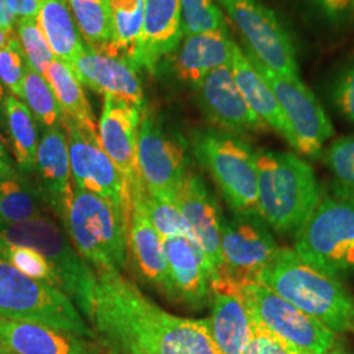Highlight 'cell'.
<instances>
[{"label": "cell", "instance_id": "6da1fadb", "mask_svg": "<svg viewBox=\"0 0 354 354\" xmlns=\"http://www.w3.org/2000/svg\"><path fill=\"white\" fill-rule=\"evenodd\" d=\"M88 317L108 354H219L207 319L167 313L117 270H95Z\"/></svg>", "mask_w": 354, "mask_h": 354}, {"label": "cell", "instance_id": "7a4b0ae2", "mask_svg": "<svg viewBox=\"0 0 354 354\" xmlns=\"http://www.w3.org/2000/svg\"><path fill=\"white\" fill-rule=\"evenodd\" d=\"M257 210L279 235H295L320 203L314 168L292 152L256 150Z\"/></svg>", "mask_w": 354, "mask_h": 354}, {"label": "cell", "instance_id": "3957f363", "mask_svg": "<svg viewBox=\"0 0 354 354\" xmlns=\"http://www.w3.org/2000/svg\"><path fill=\"white\" fill-rule=\"evenodd\" d=\"M260 282L336 335L353 327L354 298L342 279L311 266L291 248L279 247L261 272Z\"/></svg>", "mask_w": 354, "mask_h": 354}, {"label": "cell", "instance_id": "277c9868", "mask_svg": "<svg viewBox=\"0 0 354 354\" xmlns=\"http://www.w3.org/2000/svg\"><path fill=\"white\" fill-rule=\"evenodd\" d=\"M77 252L93 270L121 272L129 259V218L114 203L73 185L64 221Z\"/></svg>", "mask_w": 354, "mask_h": 354}, {"label": "cell", "instance_id": "5b68a950", "mask_svg": "<svg viewBox=\"0 0 354 354\" xmlns=\"http://www.w3.org/2000/svg\"><path fill=\"white\" fill-rule=\"evenodd\" d=\"M335 189L294 235V251L336 279L354 276V194Z\"/></svg>", "mask_w": 354, "mask_h": 354}, {"label": "cell", "instance_id": "8992f818", "mask_svg": "<svg viewBox=\"0 0 354 354\" xmlns=\"http://www.w3.org/2000/svg\"><path fill=\"white\" fill-rule=\"evenodd\" d=\"M196 160L213 177L232 214H259L256 150L241 136L215 127L190 136Z\"/></svg>", "mask_w": 354, "mask_h": 354}, {"label": "cell", "instance_id": "52a82bcc", "mask_svg": "<svg viewBox=\"0 0 354 354\" xmlns=\"http://www.w3.org/2000/svg\"><path fill=\"white\" fill-rule=\"evenodd\" d=\"M0 243L28 247L50 261L59 281V289L88 319L95 302L96 274L68 241L64 231L48 216L0 226Z\"/></svg>", "mask_w": 354, "mask_h": 354}, {"label": "cell", "instance_id": "ba28073f", "mask_svg": "<svg viewBox=\"0 0 354 354\" xmlns=\"http://www.w3.org/2000/svg\"><path fill=\"white\" fill-rule=\"evenodd\" d=\"M0 317L45 324L93 340L95 335L64 291L32 279L0 256Z\"/></svg>", "mask_w": 354, "mask_h": 354}, {"label": "cell", "instance_id": "9c48e42d", "mask_svg": "<svg viewBox=\"0 0 354 354\" xmlns=\"http://www.w3.org/2000/svg\"><path fill=\"white\" fill-rule=\"evenodd\" d=\"M215 1L239 29L245 50L279 75L301 79L294 41L272 8L261 0Z\"/></svg>", "mask_w": 354, "mask_h": 354}, {"label": "cell", "instance_id": "30bf717a", "mask_svg": "<svg viewBox=\"0 0 354 354\" xmlns=\"http://www.w3.org/2000/svg\"><path fill=\"white\" fill-rule=\"evenodd\" d=\"M245 51L248 59L272 89L292 136L291 147L310 159H319L333 136V127L313 91L302 79L281 76Z\"/></svg>", "mask_w": 354, "mask_h": 354}, {"label": "cell", "instance_id": "8fae6325", "mask_svg": "<svg viewBox=\"0 0 354 354\" xmlns=\"http://www.w3.org/2000/svg\"><path fill=\"white\" fill-rule=\"evenodd\" d=\"M253 320L288 342L298 354H323L337 335L261 282L241 288Z\"/></svg>", "mask_w": 354, "mask_h": 354}, {"label": "cell", "instance_id": "7c38bea8", "mask_svg": "<svg viewBox=\"0 0 354 354\" xmlns=\"http://www.w3.org/2000/svg\"><path fill=\"white\" fill-rule=\"evenodd\" d=\"M137 160L145 189L177 198L189 171L187 143L180 136L167 130L160 118L147 106L140 113Z\"/></svg>", "mask_w": 354, "mask_h": 354}, {"label": "cell", "instance_id": "4fadbf2b", "mask_svg": "<svg viewBox=\"0 0 354 354\" xmlns=\"http://www.w3.org/2000/svg\"><path fill=\"white\" fill-rule=\"evenodd\" d=\"M279 245L260 214H232L222 219L218 279L239 288L260 282V274ZM214 282V281H213Z\"/></svg>", "mask_w": 354, "mask_h": 354}, {"label": "cell", "instance_id": "5bb4252c", "mask_svg": "<svg viewBox=\"0 0 354 354\" xmlns=\"http://www.w3.org/2000/svg\"><path fill=\"white\" fill-rule=\"evenodd\" d=\"M66 130L73 185L118 206L130 221L131 193L125 176L102 150L97 131L62 120Z\"/></svg>", "mask_w": 354, "mask_h": 354}, {"label": "cell", "instance_id": "9a60e30c", "mask_svg": "<svg viewBox=\"0 0 354 354\" xmlns=\"http://www.w3.org/2000/svg\"><path fill=\"white\" fill-rule=\"evenodd\" d=\"M196 93L203 115L215 129L241 137L269 130L244 100L230 66L210 73Z\"/></svg>", "mask_w": 354, "mask_h": 354}, {"label": "cell", "instance_id": "2e32d148", "mask_svg": "<svg viewBox=\"0 0 354 354\" xmlns=\"http://www.w3.org/2000/svg\"><path fill=\"white\" fill-rule=\"evenodd\" d=\"M177 203L189 225L193 241L206 257L213 282L222 266L221 227L223 215L221 206L203 176L190 169L177 193Z\"/></svg>", "mask_w": 354, "mask_h": 354}, {"label": "cell", "instance_id": "e0dca14e", "mask_svg": "<svg viewBox=\"0 0 354 354\" xmlns=\"http://www.w3.org/2000/svg\"><path fill=\"white\" fill-rule=\"evenodd\" d=\"M131 212L129 221V253L140 277L174 301V291L165 259L163 239L149 218L143 203V183L140 178L130 188Z\"/></svg>", "mask_w": 354, "mask_h": 354}, {"label": "cell", "instance_id": "ac0fdd59", "mask_svg": "<svg viewBox=\"0 0 354 354\" xmlns=\"http://www.w3.org/2000/svg\"><path fill=\"white\" fill-rule=\"evenodd\" d=\"M174 301L200 311L212 301V273L198 244L188 236L163 239Z\"/></svg>", "mask_w": 354, "mask_h": 354}, {"label": "cell", "instance_id": "d6986e66", "mask_svg": "<svg viewBox=\"0 0 354 354\" xmlns=\"http://www.w3.org/2000/svg\"><path fill=\"white\" fill-rule=\"evenodd\" d=\"M140 113L137 106L105 95L99 121V142L131 188L140 178L137 160Z\"/></svg>", "mask_w": 354, "mask_h": 354}, {"label": "cell", "instance_id": "ffe728a7", "mask_svg": "<svg viewBox=\"0 0 354 354\" xmlns=\"http://www.w3.org/2000/svg\"><path fill=\"white\" fill-rule=\"evenodd\" d=\"M71 68L82 86L104 96H115L140 111L145 109V92L138 68L127 58L97 53L86 45Z\"/></svg>", "mask_w": 354, "mask_h": 354}, {"label": "cell", "instance_id": "44dd1931", "mask_svg": "<svg viewBox=\"0 0 354 354\" xmlns=\"http://www.w3.org/2000/svg\"><path fill=\"white\" fill-rule=\"evenodd\" d=\"M207 324L219 354H243L252 336V315L239 286L227 279L212 282Z\"/></svg>", "mask_w": 354, "mask_h": 354}, {"label": "cell", "instance_id": "7402d4cb", "mask_svg": "<svg viewBox=\"0 0 354 354\" xmlns=\"http://www.w3.org/2000/svg\"><path fill=\"white\" fill-rule=\"evenodd\" d=\"M183 32L180 0H145V17L134 66L156 74L162 62L176 50Z\"/></svg>", "mask_w": 354, "mask_h": 354}, {"label": "cell", "instance_id": "603a6c76", "mask_svg": "<svg viewBox=\"0 0 354 354\" xmlns=\"http://www.w3.org/2000/svg\"><path fill=\"white\" fill-rule=\"evenodd\" d=\"M234 46L235 42L227 29L196 33L184 36L176 50L165 61L183 84L196 91L210 73L231 66Z\"/></svg>", "mask_w": 354, "mask_h": 354}, {"label": "cell", "instance_id": "cb8c5ba5", "mask_svg": "<svg viewBox=\"0 0 354 354\" xmlns=\"http://www.w3.org/2000/svg\"><path fill=\"white\" fill-rule=\"evenodd\" d=\"M38 193L64 223L73 193L68 143L64 127L44 131L38 142Z\"/></svg>", "mask_w": 354, "mask_h": 354}, {"label": "cell", "instance_id": "d4e9b609", "mask_svg": "<svg viewBox=\"0 0 354 354\" xmlns=\"http://www.w3.org/2000/svg\"><path fill=\"white\" fill-rule=\"evenodd\" d=\"M0 345L12 354H100L89 339L45 324L0 317Z\"/></svg>", "mask_w": 354, "mask_h": 354}, {"label": "cell", "instance_id": "484cf974", "mask_svg": "<svg viewBox=\"0 0 354 354\" xmlns=\"http://www.w3.org/2000/svg\"><path fill=\"white\" fill-rule=\"evenodd\" d=\"M230 67L234 80L250 108L269 127V130L276 131L291 146L292 136L290 127L279 108V102L264 77L259 74L248 59L245 51L238 44L234 46Z\"/></svg>", "mask_w": 354, "mask_h": 354}, {"label": "cell", "instance_id": "4316f807", "mask_svg": "<svg viewBox=\"0 0 354 354\" xmlns=\"http://www.w3.org/2000/svg\"><path fill=\"white\" fill-rule=\"evenodd\" d=\"M37 20L54 57L71 67L86 49V44L67 0H41Z\"/></svg>", "mask_w": 354, "mask_h": 354}, {"label": "cell", "instance_id": "83f0119b", "mask_svg": "<svg viewBox=\"0 0 354 354\" xmlns=\"http://www.w3.org/2000/svg\"><path fill=\"white\" fill-rule=\"evenodd\" d=\"M44 77L49 83L59 108L64 114L62 120L71 121L79 127L97 131L93 113L74 70L64 61L54 58Z\"/></svg>", "mask_w": 354, "mask_h": 354}, {"label": "cell", "instance_id": "f1b7e54d", "mask_svg": "<svg viewBox=\"0 0 354 354\" xmlns=\"http://www.w3.org/2000/svg\"><path fill=\"white\" fill-rule=\"evenodd\" d=\"M67 3L86 45L113 57V24L109 4L102 0H67Z\"/></svg>", "mask_w": 354, "mask_h": 354}, {"label": "cell", "instance_id": "f546056e", "mask_svg": "<svg viewBox=\"0 0 354 354\" xmlns=\"http://www.w3.org/2000/svg\"><path fill=\"white\" fill-rule=\"evenodd\" d=\"M6 124L16 163L23 171L35 169L39 142L37 124L24 102L12 95L6 100Z\"/></svg>", "mask_w": 354, "mask_h": 354}, {"label": "cell", "instance_id": "4dcf8cb0", "mask_svg": "<svg viewBox=\"0 0 354 354\" xmlns=\"http://www.w3.org/2000/svg\"><path fill=\"white\" fill-rule=\"evenodd\" d=\"M38 190L12 175H0V226L20 223L42 216Z\"/></svg>", "mask_w": 354, "mask_h": 354}, {"label": "cell", "instance_id": "1f68e13d", "mask_svg": "<svg viewBox=\"0 0 354 354\" xmlns=\"http://www.w3.org/2000/svg\"><path fill=\"white\" fill-rule=\"evenodd\" d=\"M29 111L45 130L62 127L64 114L54 92L44 75L33 71L29 66L23 82L21 97Z\"/></svg>", "mask_w": 354, "mask_h": 354}, {"label": "cell", "instance_id": "d6a6232c", "mask_svg": "<svg viewBox=\"0 0 354 354\" xmlns=\"http://www.w3.org/2000/svg\"><path fill=\"white\" fill-rule=\"evenodd\" d=\"M143 203L153 227L162 239L177 235L193 239L189 225L181 213L177 198L153 194L143 187Z\"/></svg>", "mask_w": 354, "mask_h": 354}, {"label": "cell", "instance_id": "836d02e7", "mask_svg": "<svg viewBox=\"0 0 354 354\" xmlns=\"http://www.w3.org/2000/svg\"><path fill=\"white\" fill-rule=\"evenodd\" d=\"M16 33L24 51L26 64L33 71L44 75L55 57L37 19H17Z\"/></svg>", "mask_w": 354, "mask_h": 354}, {"label": "cell", "instance_id": "e575fe53", "mask_svg": "<svg viewBox=\"0 0 354 354\" xmlns=\"http://www.w3.org/2000/svg\"><path fill=\"white\" fill-rule=\"evenodd\" d=\"M0 256L26 276L59 289V281L50 261L37 251L21 245L0 243Z\"/></svg>", "mask_w": 354, "mask_h": 354}, {"label": "cell", "instance_id": "d590c367", "mask_svg": "<svg viewBox=\"0 0 354 354\" xmlns=\"http://www.w3.org/2000/svg\"><path fill=\"white\" fill-rule=\"evenodd\" d=\"M322 156L333 176L335 187L354 194V136L333 140Z\"/></svg>", "mask_w": 354, "mask_h": 354}, {"label": "cell", "instance_id": "8d00e7d4", "mask_svg": "<svg viewBox=\"0 0 354 354\" xmlns=\"http://www.w3.org/2000/svg\"><path fill=\"white\" fill-rule=\"evenodd\" d=\"M184 36L227 29L225 16L215 0H180Z\"/></svg>", "mask_w": 354, "mask_h": 354}, {"label": "cell", "instance_id": "74e56055", "mask_svg": "<svg viewBox=\"0 0 354 354\" xmlns=\"http://www.w3.org/2000/svg\"><path fill=\"white\" fill-rule=\"evenodd\" d=\"M28 64L24 51L20 46L17 33L11 38L8 45L0 49V83L8 88L17 99L21 97L23 82L26 77Z\"/></svg>", "mask_w": 354, "mask_h": 354}, {"label": "cell", "instance_id": "f35d334b", "mask_svg": "<svg viewBox=\"0 0 354 354\" xmlns=\"http://www.w3.org/2000/svg\"><path fill=\"white\" fill-rule=\"evenodd\" d=\"M328 96L336 111L354 127V61L345 64L332 77Z\"/></svg>", "mask_w": 354, "mask_h": 354}, {"label": "cell", "instance_id": "ab89813d", "mask_svg": "<svg viewBox=\"0 0 354 354\" xmlns=\"http://www.w3.org/2000/svg\"><path fill=\"white\" fill-rule=\"evenodd\" d=\"M324 26L342 29L354 20V0H302Z\"/></svg>", "mask_w": 354, "mask_h": 354}, {"label": "cell", "instance_id": "60d3db41", "mask_svg": "<svg viewBox=\"0 0 354 354\" xmlns=\"http://www.w3.org/2000/svg\"><path fill=\"white\" fill-rule=\"evenodd\" d=\"M243 354H298L288 342L253 320L252 336Z\"/></svg>", "mask_w": 354, "mask_h": 354}, {"label": "cell", "instance_id": "b9f144b4", "mask_svg": "<svg viewBox=\"0 0 354 354\" xmlns=\"http://www.w3.org/2000/svg\"><path fill=\"white\" fill-rule=\"evenodd\" d=\"M4 1L8 10L17 19H26V17L37 19L38 17L41 0H4Z\"/></svg>", "mask_w": 354, "mask_h": 354}, {"label": "cell", "instance_id": "7bdbcfd3", "mask_svg": "<svg viewBox=\"0 0 354 354\" xmlns=\"http://www.w3.org/2000/svg\"><path fill=\"white\" fill-rule=\"evenodd\" d=\"M16 23H17V17L13 15L4 0H0V28L6 32H16Z\"/></svg>", "mask_w": 354, "mask_h": 354}, {"label": "cell", "instance_id": "ee69618b", "mask_svg": "<svg viewBox=\"0 0 354 354\" xmlns=\"http://www.w3.org/2000/svg\"><path fill=\"white\" fill-rule=\"evenodd\" d=\"M323 354H353L348 348H346V345L344 344L342 339H337L336 337V340L335 342L330 345V348H328L326 352Z\"/></svg>", "mask_w": 354, "mask_h": 354}, {"label": "cell", "instance_id": "f6af8a7d", "mask_svg": "<svg viewBox=\"0 0 354 354\" xmlns=\"http://www.w3.org/2000/svg\"><path fill=\"white\" fill-rule=\"evenodd\" d=\"M6 100H7L6 89H4V86L0 83V124L3 121H6Z\"/></svg>", "mask_w": 354, "mask_h": 354}, {"label": "cell", "instance_id": "bcb514c9", "mask_svg": "<svg viewBox=\"0 0 354 354\" xmlns=\"http://www.w3.org/2000/svg\"><path fill=\"white\" fill-rule=\"evenodd\" d=\"M0 160L3 163H6V165H12L10 152H8V149H7L6 143H4V140H1V137H0Z\"/></svg>", "mask_w": 354, "mask_h": 354}, {"label": "cell", "instance_id": "7dc6e473", "mask_svg": "<svg viewBox=\"0 0 354 354\" xmlns=\"http://www.w3.org/2000/svg\"><path fill=\"white\" fill-rule=\"evenodd\" d=\"M15 36H16V32L10 33V32H6V30H3V29L0 28V49L4 48L6 45H8V42L11 41V38L15 37Z\"/></svg>", "mask_w": 354, "mask_h": 354}, {"label": "cell", "instance_id": "c3c4849f", "mask_svg": "<svg viewBox=\"0 0 354 354\" xmlns=\"http://www.w3.org/2000/svg\"><path fill=\"white\" fill-rule=\"evenodd\" d=\"M12 174H15L12 165H6L0 160V175H12Z\"/></svg>", "mask_w": 354, "mask_h": 354}, {"label": "cell", "instance_id": "681fc988", "mask_svg": "<svg viewBox=\"0 0 354 354\" xmlns=\"http://www.w3.org/2000/svg\"><path fill=\"white\" fill-rule=\"evenodd\" d=\"M0 354H12L7 348H4L3 345H0Z\"/></svg>", "mask_w": 354, "mask_h": 354}, {"label": "cell", "instance_id": "f907efd6", "mask_svg": "<svg viewBox=\"0 0 354 354\" xmlns=\"http://www.w3.org/2000/svg\"><path fill=\"white\" fill-rule=\"evenodd\" d=\"M102 1H104V3H108V4H109V0H102Z\"/></svg>", "mask_w": 354, "mask_h": 354}, {"label": "cell", "instance_id": "816d5d0a", "mask_svg": "<svg viewBox=\"0 0 354 354\" xmlns=\"http://www.w3.org/2000/svg\"><path fill=\"white\" fill-rule=\"evenodd\" d=\"M351 332H353V333H354V324H353V327H352V329H351Z\"/></svg>", "mask_w": 354, "mask_h": 354}, {"label": "cell", "instance_id": "f5cc1de1", "mask_svg": "<svg viewBox=\"0 0 354 354\" xmlns=\"http://www.w3.org/2000/svg\"><path fill=\"white\" fill-rule=\"evenodd\" d=\"M100 354H108L106 352H100Z\"/></svg>", "mask_w": 354, "mask_h": 354}]
</instances>
